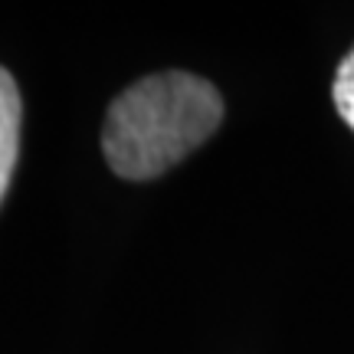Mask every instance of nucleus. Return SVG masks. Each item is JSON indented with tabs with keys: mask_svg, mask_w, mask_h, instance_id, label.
Wrapping results in <instances>:
<instances>
[{
	"mask_svg": "<svg viewBox=\"0 0 354 354\" xmlns=\"http://www.w3.org/2000/svg\"><path fill=\"white\" fill-rule=\"evenodd\" d=\"M331 99H335V109L342 112V118L348 122V128L354 131V46H351V53L342 59L338 73H335Z\"/></svg>",
	"mask_w": 354,
	"mask_h": 354,
	"instance_id": "7ed1b4c3",
	"label": "nucleus"
},
{
	"mask_svg": "<svg viewBox=\"0 0 354 354\" xmlns=\"http://www.w3.org/2000/svg\"><path fill=\"white\" fill-rule=\"evenodd\" d=\"M20 154V92L13 76L0 66V201L10 187Z\"/></svg>",
	"mask_w": 354,
	"mask_h": 354,
	"instance_id": "f03ea898",
	"label": "nucleus"
},
{
	"mask_svg": "<svg viewBox=\"0 0 354 354\" xmlns=\"http://www.w3.org/2000/svg\"><path fill=\"white\" fill-rule=\"evenodd\" d=\"M223 122L214 82L194 73H154L128 86L105 115L102 151L125 180H151L184 161Z\"/></svg>",
	"mask_w": 354,
	"mask_h": 354,
	"instance_id": "f257e3e1",
	"label": "nucleus"
}]
</instances>
